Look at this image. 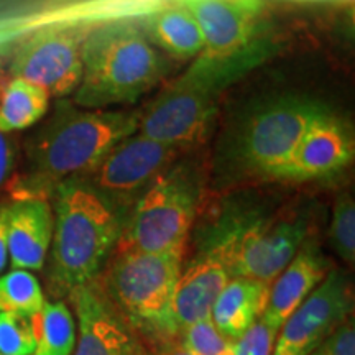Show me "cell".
Segmentation results:
<instances>
[{"instance_id":"cell-10","label":"cell","mask_w":355,"mask_h":355,"mask_svg":"<svg viewBox=\"0 0 355 355\" xmlns=\"http://www.w3.org/2000/svg\"><path fill=\"white\" fill-rule=\"evenodd\" d=\"M354 288L349 275L332 268L279 327L273 355H309L352 319Z\"/></svg>"},{"instance_id":"cell-22","label":"cell","mask_w":355,"mask_h":355,"mask_svg":"<svg viewBox=\"0 0 355 355\" xmlns=\"http://www.w3.org/2000/svg\"><path fill=\"white\" fill-rule=\"evenodd\" d=\"M43 288L28 270L12 268L0 275V313H13L33 318L44 304Z\"/></svg>"},{"instance_id":"cell-31","label":"cell","mask_w":355,"mask_h":355,"mask_svg":"<svg viewBox=\"0 0 355 355\" xmlns=\"http://www.w3.org/2000/svg\"><path fill=\"white\" fill-rule=\"evenodd\" d=\"M0 83H2V68H0Z\"/></svg>"},{"instance_id":"cell-24","label":"cell","mask_w":355,"mask_h":355,"mask_svg":"<svg viewBox=\"0 0 355 355\" xmlns=\"http://www.w3.org/2000/svg\"><path fill=\"white\" fill-rule=\"evenodd\" d=\"M37 347L33 318L0 313V354L32 355Z\"/></svg>"},{"instance_id":"cell-17","label":"cell","mask_w":355,"mask_h":355,"mask_svg":"<svg viewBox=\"0 0 355 355\" xmlns=\"http://www.w3.org/2000/svg\"><path fill=\"white\" fill-rule=\"evenodd\" d=\"M331 268V261L324 257L316 239L309 237L270 285L268 303L260 318L261 321L278 332Z\"/></svg>"},{"instance_id":"cell-2","label":"cell","mask_w":355,"mask_h":355,"mask_svg":"<svg viewBox=\"0 0 355 355\" xmlns=\"http://www.w3.org/2000/svg\"><path fill=\"white\" fill-rule=\"evenodd\" d=\"M273 48L270 43L255 40L229 55L202 51L180 78L140 110L137 132L176 146L181 152L202 145L212 130L219 102L230 84L266 60Z\"/></svg>"},{"instance_id":"cell-9","label":"cell","mask_w":355,"mask_h":355,"mask_svg":"<svg viewBox=\"0 0 355 355\" xmlns=\"http://www.w3.org/2000/svg\"><path fill=\"white\" fill-rule=\"evenodd\" d=\"M180 153L183 152L176 146L135 132L112 146L91 171L79 178L125 220L137 199L176 162Z\"/></svg>"},{"instance_id":"cell-30","label":"cell","mask_w":355,"mask_h":355,"mask_svg":"<svg viewBox=\"0 0 355 355\" xmlns=\"http://www.w3.org/2000/svg\"><path fill=\"white\" fill-rule=\"evenodd\" d=\"M148 352L150 355H193L180 344V340H176V343H166V344L157 345V347L148 349Z\"/></svg>"},{"instance_id":"cell-18","label":"cell","mask_w":355,"mask_h":355,"mask_svg":"<svg viewBox=\"0 0 355 355\" xmlns=\"http://www.w3.org/2000/svg\"><path fill=\"white\" fill-rule=\"evenodd\" d=\"M270 285L252 278H230L211 311V322L222 337L235 343L263 314Z\"/></svg>"},{"instance_id":"cell-20","label":"cell","mask_w":355,"mask_h":355,"mask_svg":"<svg viewBox=\"0 0 355 355\" xmlns=\"http://www.w3.org/2000/svg\"><path fill=\"white\" fill-rule=\"evenodd\" d=\"M48 92L20 78L0 83V132L13 133L37 125L50 107Z\"/></svg>"},{"instance_id":"cell-7","label":"cell","mask_w":355,"mask_h":355,"mask_svg":"<svg viewBox=\"0 0 355 355\" xmlns=\"http://www.w3.org/2000/svg\"><path fill=\"white\" fill-rule=\"evenodd\" d=\"M321 102L283 96L252 112L234 140V166L243 176L278 180L304 132L327 112Z\"/></svg>"},{"instance_id":"cell-14","label":"cell","mask_w":355,"mask_h":355,"mask_svg":"<svg viewBox=\"0 0 355 355\" xmlns=\"http://www.w3.org/2000/svg\"><path fill=\"white\" fill-rule=\"evenodd\" d=\"M8 263L12 268L40 272L50 252L55 216L50 199L21 198L3 206Z\"/></svg>"},{"instance_id":"cell-29","label":"cell","mask_w":355,"mask_h":355,"mask_svg":"<svg viewBox=\"0 0 355 355\" xmlns=\"http://www.w3.org/2000/svg\"><path fill=\"white\" fill-rule=\"evenodd\" d=\"M8 265V245H7V230L6 217H3V206H0V275Z\"/></svg>"},{"instance_id":"cell-21","label":"cell","mask_w":355,"mask_h":355,"mask_svg":"<svg viewBox=\"0 0 355 355\" xmlns=\"http://www.w3.org/2000/svg\"><path fill=\"white\" fill-rule=\"evenodd\" d=\"M37 347L32 355H73L76 349V319L64 301H44L33 316Z\"/></svg>"},{"instance_id":"cell-12","label":"cell","mask_w":355,"mask_h":355,"mask_svg":"<svg viewBox=\"0 0 355 355\" xmlns=\"http://www.w3.org/2000/svg\"><path fill=\"white\" fill-rule=\"evenodd\" d=\"M68 300L76 319L73 355H150L139 332L107 296L99 277L71 291Z\"/></svg>"},{"instance_id":"cell-15","label":"cell","mask_w":355,"mask_h":355,"mask_svg":"<svg viewBox=\"0 0 355 355\" xmlns=\"http://www.w3.org/2000/svg\"><path fill=\"white\" fill-rule=\"evenodd\" d=\"M204 40V53L229 55L255 42L257 0H186Z\"/></svg>"},{"instance_id":"cell-16","label":"cell","mask_w":355,"mask_h":355,"mask_svg":"<svg viewBox=\"0 0 355 355\" xmlns=\"http://www.w3.org/2000/svg\"><path fill=\"white\" fill-rule=\"evenodd\" d=\"M229 279L230 273L224 255L212 243L202 248L191 265L181 270L173 298L180 332L193 324L211 319L212 306Z\"/></svg>"},{"instance_id":"cell-19","label":"cell","mask_w":355,"mask_h":355,"mask_svg":"<svg viewBox=\"0 0 355 355\" xmlns=\"http://www.w3.org/2000/svg\"><path fill=\"white\" fill-rule=\"evenodd\" d=\"M155 48L176 60L198 58L204 51V40L193 13L183 7H170L150 15L145 32Z\"/></svg>"},{"instance_id":"cell-28","label":"cell","mask_w":355,"mask_h":355,"mask_svg":"<svg viewBox=\"0 0 355 355\" xmlns=\"http://www.w3.org/2000/svg\"><path fill=\"white\" fill-rule=\"evenodd\" d=\"M13 165H15V144L10 133L0 132V188L10 178Z\"/></svg>"},{"instance_id":"cell-27","label":"cell","mask_w":355,"mask_h":355,"mask_svg":"<svg viewBox=\"0 0 355 355\" xmlns=\"http://www.w3.org/2000/svg\"><path fill=\"white\" fill-rule=\"evenodd\" d=\"M309 355H355V326L354 318L337 329L329 339L324 340Z\"/></svg>"},{"instance_id":"cell-6","label":"cell","mask_w":355,"mask_h":355,"mask_svg":"<svg viewBox=\"0 0 355 355\" xmlns=\"http://www.w3.org/2000/svg\"><path fill=\"white\" fill-rule=\"evenodd\" d=\"M202 168L191 159L173 163L137 199L114 250H186L202 196Z\"/></svg>"},{"instance_id":"cell-8","label":"cell","mask_w":355,"mask_h":355,"mask_svg":"<svg viewBox=\"0 0 355 355\" xmlns=\"http://www.w3.org/2000/svg\"><path fill=\"white\" fill-rule=\"evenodd\" d=\"M309 237L311 219L295 212L225 222L209 243L222 252L230 278H252L272 285Z\"/></svg>"},{"instance_id":"cell-4","label":"cell","mask_w":355,"mask_h":355,"mask_svg":"<svg viewBox=\"0 0 355 355\" xmlns=\"http://www.w3.org/2000/svg\"><path fill=\"white\" fill-rule=\"evenodd\" d=\"M81 61L74 104L83 109L135 102L170 71L166 58L130 21H110L84 35Z\"/></svg>"},{"instance_id":"cell-25","label":"cell","mask_w":355,"mask_h":355,"mask_svg":"<svg viewBox=\"0 0 355 355\" xmlns=\"http://www.w3.org/2000/svg\"><path fill=\"white\" fill-rule=\"evenodd\" d=\"M180 344L193 355H234V344L219 334L211 319L186 327Z\"/></svg>"},{"instance_id":"cell-1","label":"cell","mask_w":355,"mask_h":355,"mask_svg":"<svg viewBox=\"0 0 355 355\" xmlns=\"http://www.w3.org/2000/svg\"><path fill=\"white\" fill-rule=\"evenodd\" d=\"M137 125L139 112L83 110L58 102L51 117L26 140V173L13 183V199L53 196L58 184L91 171Z\"/></svg>"},{"instance_id":"cell-5","label":"cell","mask_w":355,"mask_h":355,"mask_svg":"<svg viewBox=\"0 0 355 355\" xmlns=\"http://www.w3.org/2000/svg\"><path fill=\"white\" fill-rule=\"evenodd\" d=\"M186 250H114L99 279L122 316L152 349L180 340L173 298Z\"/></svg>"},{"instance_id":"cell-13","label":"cell","mask_w":355,"mask_h":355,"mask_svg":"<svg viewBox=\"0 0 355 355\" xmlns=\"http://www.w3.org/2000/svg\"><path fill=\"white\" fill-rule=\"evenodd\" d=\"M354 152L349 125L327 110L304 132L278 180L309 181L334 175L352 163Z\"/></svg>"},{"instance_id":"cell-32","label":"cell","mask_w":355,"mask_h":355,"mask_svg":"<svg viewBox=\"0 0 355 355\" xmlns=\"http://www.w3.org/2000/svg\"><path fill=\"white\" fill-rule=\"evenodd\" d=\"M0 355H2V354H0Z\"/></svg>"},{"instance_id":"cell-23","label":"cell","mask_w":355,"mask_h":355,"mask_svg":"<svg viewBox=\"0 0 355 355\" xmlns=\"http://www.w3.org/2000/svg\"><path fill=\"white\" fill-rule=\"evenodd\" d=\"M332 248L345 263L354 266L355 261V204L352 196L343 194L332 209L329 227Z\"/></svg>"},{"instance_id":"cell-3","label":"cell","mask_w":355,"mask_h":355,"mask_svg":"<svg viewBox=\"0 0 355 355\" xmlns=\"http://www.w3.org/2000/svg\"><path fill=\"white\" fill-rule=\"evenodd\" d=\"M51 206L55 227L44 278L51 298L64 301L99 277L117 245L123 219L79 176L56 186Z\"/></svg>"},{"instance_id":"cell-26","label":"cell","mask_w":355,"mask_h":355,"mask_svg":"<svg viewBox=\"0 0 355 355\" xmlns=\"http://www.w3.org/2000/svg\"><path fill=\"white\" fill-rule=\"evenodd\" d=\"M278 332L259 319L234 343V355H273Z\"/></svg>"},{"instance_id":"cell-11","label":"cell","mask_w":355,"mask_h":355,"mask_svg":"<svg viewBox=\"0 0 355 355\" xmlns=\"http://www.w3.org/2000/svg\"><path fill=\"white\" fill-rule=\"evenodd\" d=\"M83 40L84 33L76 28L40 30L15 48L8 66L10 78L25 79L50 97L73 94L83 76Z\"/></svg>"}]
</instances>
